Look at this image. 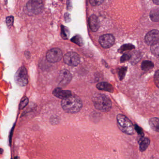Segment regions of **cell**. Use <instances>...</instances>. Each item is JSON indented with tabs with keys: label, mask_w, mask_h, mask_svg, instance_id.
Returning <instances> with one entry per match:
<instances>
[{
	"label": "cell",
	"mask_w": 159,
	"mask_h": 159,
	"mask_svg": "<svg viewBox=\"0 0 159 159\" xmlns=\"http://www.w3.org/2000/svg\"><path fill=\"white\" fill-rule=\"evenodd\" d=\"M81 99L75 95H71L67 98L63 99L61 106L63 109L68 113L74 114L80 111L82 107Z\"/></svg>",
	"instance_id": "1"
},
{
	"label": "cell",
	"mask_w": 159,
	"mask_h": 159,
	"mask_svg": "<svg viewBox=\"0 0 159 159\" xmlns=\"http://www.w3.org/2000/svg\"><path fill=\"white\" fill-rule=\"evenodd\" d=\"M92 102L96 109L107 112L111 109L112 103L109 97L102 93H97L93 95Z\"/></svg>",
	"instance_id": "2"
},
{
	"label": "cell",
	"mask_w": 159,
	"mask_h": 159,
	"mask_svg": "<svg viewBox=\"0 0 159 159\" xmlns=\"http://www.w3.org/2000/svg\"><path fill=\"white\" fill-rule=\"evenodd\" d=\"M118 126L122 132L129 135L134 133V127L131 121L124 115L119 114L117 117Z\"/></svg>",
	"instance_id": "3"
},
{
	"label": "cell",
	"mask_w": 159,
	"mask_h": 159,
	"mask_svg": "<svg viewBox=\"0 0 159 159\" xmlns=\"http://www.w3.org/2000/svg\"><path fill=\"white\" fill-rule=\"evenodd\" d=\"M26 9L30 15H39L44 10L43 1L42 0H30L26 4Z\"/></svg>",
	"instance_id": "4"
},
{
	"label": "cell",
	"mask_w": 159,
	"mask_h": 159,
	"mask_svg": "<svg viewBox=\"0 0 159 159\" xmlns=\"http://www.w3.org/2000/svg\"><path fill=\"white\" fill-rule=\"evenodd\" d=\"M15 81L20 86H26L28 83L27 70L24 66L20 67L15 74Z\"/></svg>",
	"instance_id": "5"
},
{
	"label": "cell",
	"mask_w": 159,
	"mask_h": 159,
	"mask_svg": "<svg viewBox=\"0 0 159 159\" xmlns=\"http://www.w3.org/2000/svg\"><path fill=\"white\" fill-rule=\"evenodd\" d=\"M63 54L61 49L58 48H53L48 51L46 59L51 63L58 62L62 58Z\"/></svg>",
	"instance_id": "6"
},
{
	"label": "cell",
	"mask_w": 159,
	"mask_h": 159,
	"mask_svg": "<svg viewBox=\"0 0 159 159\" xmlns=\"http://www.w3.org/2000/svg\"><path fill=\"white\" fill-rule=\"evenodd\" d=\"M64 62L69 66L75 67L80 63V58L79 55L75 52H68L64 56Z\"/></svg>",
	"instance_id": "7"
},
{
	"label": "cell",
	"mask_w": 159,
	"mask_h": 159,
	"mask_svg": "<svg viewBox=\"0 0 159 159\" xmlns=\"http://www.w3.org/2000/svg\"><path fill=\"white\" fill-rule=\"evenodd\" d=\"M99 42L103 48H109L115 43V37L112 34H104L100 37Z\"/></svg>",
	"instance_id": "8"
},
{
	"label": "cell",
	"mask_w": 159,
	"mask_h": 159,
	"mask_svg": "<svg viewBox=\"0 0 159 159\" xmlns=\"http://www.w3.org/2000/svg\"><path fill=\"white\" fill-rule=\"evenodd\" d=\"M146 43L149 45L152 46L159 43V33L157 30H152L148 33L145 38Z\"/></svg>",
	"instance_id": "9"
},
{
	"label": "cell",
	"mask_w": 159,
	"mask_h": 159,
	"mask_svg": "<svg viewBox=\"0 0 159 159\" xmlns=\"http://www.w3.org/2000/svg\"><path fill=\"white\" fill-rule=\"evenodd\" d=\"M72 74L66 70H62L59 75V82L62 86H66L71 82L72 79Z\"/></svg>",
	"instance_id": "10"
},
{
	"label": "cell",
	"mask_w": 159,
	"mask_h": 159,
	"mask_svg": "<svg viewBox=\"0 0 159 159\" xmlns=\"http://www.w3.org/2000/svg\"><path fill=\"white\" fill-rule=\"evenodd\" d=\"M89 25L91 30L93 32H96L100 28V22L97 16L92 15L90 17L88 20Z\"/></svg>",
	"instance_id": "11"
},
{
	"label": "cell",
	"mask_w": 159,
	"mask_h": 159,
	"mask_svg": "<svg viewBox=\"0 0 159 159\" xmlns=\"http://www.w3.org/2000/svg\"><path fill=\"white\" fill-rule=\"evenodd\" d=\"M54 96L60 99H63L72 95V92L69 90H64L61 88H56L53 90Z\"/></svg>",
	"instance_id": "12"
},
{
	"label": "cell",
	"mask_w": 159,
	"mask_h": 159,
	"mask_svg": "<svg viewBox=\"0 0 159 159\" xmlns=\"http://www.w3.org/2000/svg\"><path fill=\"white\" fill-rule=\"evenodd\" d=\"M97 88L100 90L105 91L109 92L114 91V88L110 83L106 82H102L97 85Z\"/></svg>",
	"instance_id": "13"
},
{
	"label": "cell",
	"mask_w": 159,
	"mask_h": 159,
	"mask_svg": "<svg viewBox=\"0 0 159 159\" xmlns=\"http://www.w3.org/2000/svg\"><path fill=\"white\" fill-rule=\"evenodd\" d=\"M150 141L147 137H142L140 140V149L141 152H144L147 149L150 144Z\"/></svg>",
	"instance_id": "14"
},
{
	"label": "cell",
	"mask_w": 159,
	"mask_h": 159,
	"mask_svg": "<svg viewBox=\"0 0 159 159\" xmlns=\"http://www.w3.org/2000/svg\"><path fill=\"white\" fill-rule=\"evenodd\" d=\"M154 63L149 61H143L141 65L142 70L144 71H148L154 68Z\"/></svg>",
	"instance_id": "15"
},
{
	"label": "cell",
	"mask_w": 159,
	"mask_h": 159,
	"mask_svg": "<svg viewBox=\"0 0 159 159\" xmlns=\"http://www.w3.org/2000/svg\"><path fill=\"white\" fill-rule=\"evenodd\" d=\"M149 125L152 129L156 132H158L159 119L158 118H153L149 120Z\"/></svg>",
	"instance_id": "16"
},
{
	"label": "cell",
	"mask_w": 159,
	"mask_h": 159,
	"mask_svg": "<svg viewBox=\"0 0 159 159\" xmlns=\"http://www.w3.org/2000/svg\"><path fill=\"white\" fill-rule=\"evenodd\" d=\"M159 8H153L150 13V17L151 20L155 22H158L159 20Z\"/></svg>",
	"instance_id": "17"
},
{
	"label": "cell",
	"mask_w": 159,
	"mask_h": 159,
	"mask_svg": "<svg viewBox=\"0 0 159 159\" xmlns=\"http://www.w3.org/2000/svg\"><path fill=\"white\" fill-rule=\"evenodd\" d=\"M69 36V31L66 27L61 26V36L63 39H68Z\"/></svg>",
	"instance_id": "18"
},
{
	"label": "cell",
	"mask_w": 159,
	"mask_h": 159,
	"mask_svg": "<svg viewBox=\"0 0 159 159\" xmlns=\"http://www.w3.org/2000/svg\"><path fill=\"white\" fill-rule=\"evenodd\" d=\"M133 48H134V46L131 44H127L121 46L120 49L119 50V51L120 53H122V52L126 51V50H131V49H133Z\"/></svg>",
	"instance_id": "19"
},
{
	"label": "cell",
	"mask_w": 159,
	"mask_h": 159,
	"mask_svg": "<svg viewBox=\"0 0 159 159\" xmlns=\"http://www.w3.org/2000/svg\"><path fill=\"white\" fill-rule=\"evenodd\" d=\"M71 41L79 46L82 45L83 44V40H82L81 36H79V35H76V36L73 37Z\"/></svg>",
	"instance_id": "20"
},
{
	"label": "cell",
	"mask_w": 159,
	"mask_h": 159,
	"mask_svg": "<svg viewBox=\"0 0 159 159\" xmlns=\"http://www.w3.org/2000/svg\"><path fill=\"white\" fill-rule=\"evenodd\" d=\"M29 103V99L27 97H24L22 98L19 104V109H23Z\"/></svg>",
	"instance_id": "21"
},
{
	"label": "cell",
	"mask_w": 159,
	"mask_h": 159,
	"mask_svg": "<svg viewBox=\"0 0 159 159\" xmlns=\"http://www.w3.org/2000/svg\"><path fill=\"white\" fill-rule=\"evenodd\" d=\"M127 70V68H126V67L121 68V69H119V79L121 80H122V79L125 77Z\"/></svg>",
	"instance_id": "22"
},
{
	"label": "cell",
	"mask_w": 159,
	"mask_h": 159,
	"mask_svg": "<svg viewBox=\"0 0 159 159\" xmlns=\"http://www.w3.org/2000/svg\"><path fill=\"white\" fill-rule=\"evenodd\" d=\"M159 43L151 46V52L156 56H158L159 55Z\"/></svg>",
	"instance_id": "23"
},
{
	"label": "cell",
	"mask_w": 159,
	"mask_h": 159,
	"mask_svg": "<svg viewBox=\"0 0 159 159\" xmlns=\"http://www.w3.org/2000/svg\"><path fill=\"white\" fill-rule=\"evenodd\" d=\"M14 18L13 16L7 17L6 19V22L7 27H10L12 26L14 23Z\"/></svg>",
	"instance_id": "24"
},
{
	"label": "cell",
	"mask_w": 159,
	"mask_h": 159,
	"mask_svg": "<svg viewBox=\"0 0 159 159\" xmlns=\"http://www.w3.org/2000/svg\"><path fill=\"white\" fill-rule=\"evenodd\" d=\"M91 4L93 6H97L102 3L104 0H89Z\"/></svg>",
	"instance_id": "25"
},
{
	"label": "cell",
	"mask_w": 159,
	"mask_h": 159,
	"mask_svg": "<svg viewBox=\"0 0 159 159\" xmlns=\"http://www.w3.org/2000/svg\"><path fill=\"white\" fill-rule=\"evenodd\" d=\"M134 129H135L136 132L138 133V134H139V135H141V137H144V134L142 128H140V127H139V126H138L137 125H134Z\"/></svg>",
	"instance_id": "26"
},
{
	"label": "cell",
	"mask_w": 159,
	"mask_h": 159,
	"mask_svg": "<svg viewBox=\"0 0 159 159\" xmlns=\"http://www.w3.org/2000/svg\"><path fill=\"white\" fill-rule=\"evenodd\" d=\"M131 57V56L129 54H125L122 56L120 58V61L121 62H124V61H127L129 60Z\"/></svg>",
	"instance_id": "27"
},
{
	"label": "cell",
	"mask_w": 159,
	"mask_h": 159,
	"mask_svg": "<svg viewBox=\"0 0 159 159\" xmlns=\"http://www.w3.org/2000/svg\"><path fill=\"white\" fill-rule=\"evenodd\" d=\"M155 83H156V85L158 87H159V71L158 70L156 72V74H155Z\"/></svg>",
	"instance_id": "28"
},
{
	"label": "cell",
	"mask_w": 159,
	"mask_h": 159,
	"mask_svg": "<svg viewBox=\"0 0 159 159\" xmlns=\"http://www.w3.org/2000/svg\"><path fill=\"white\" fill-rule=\"evenodd\" d=\"M152 1L154 2V3L156 4L157 5H159V0H152Z\"/></svg>",
	"instance_id": "29"
},
{
	"label": "cell",
	"mask_w": 159,
	"mask_h": 159,
	"mask_svg": "<svg viewBox=\"0 0 159 159\" xmlns=\"http://www.w3.org/2000/svg\"><path fill=\"white\" fill-rule=\"evenodd\" d=\"M3 152V150L2 148H0V154H2Z\"/></svg>",
	"instance_id": "30"
},
{
	"label": "cell",
	"mask_w": 159,
	"mask_h": 159,
	"mask_svg": "<svg viewBox=\"0 0 159 159\" xmlns=\"http://www.w3.org/2000/svg\"><path fill=\"white\" fill-rule=\"evenodd\" d=\"M4 2H5V3L7 4V0H4Z\"/></svg>",
	"instance_id": "31"
},
{
	"label": "cell",
	"mask_w": 159,
	"mask_h": 159,
	"mask_svg": "<svg viewBox=\"0 0 159 159\" xmlns=\"http://www.w3.org/2000/svg\"><path fill=\"white\" fill-rule=\"evenodd\" d=\"M15 159H17V157H16L15 158Z\"/></svg>",
	"instance_id": "32"
}]
</instances>
